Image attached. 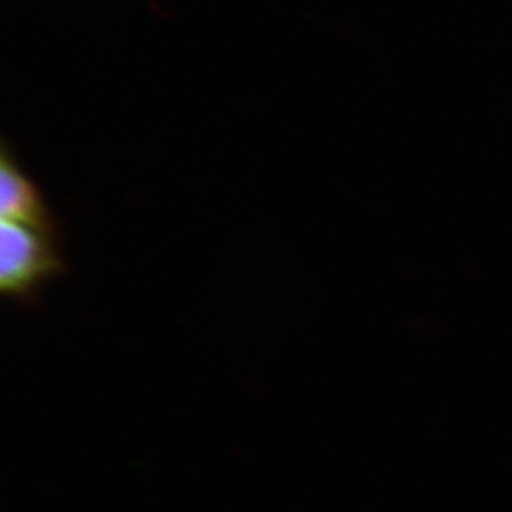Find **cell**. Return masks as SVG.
<instances>
[{"label": "cell", "mask_w": 512, "mask_h": 512, "mask_svg": "<svg viewBox=\"0 0 512 512\" xmlns=\"http://www.w3.org/2000/svg\"><path fill=\"white\" fill-rule=\"evenodd\" d=\"M65 272L55 236L2 221L0 226V290L24 305L37 304L40 290Z\"/></svg>", "instance_id": "cell-1"}, {"label": "cell", "mask_w": 512, "mask_h": 512, "mask_svg": "<svg viewBox=\"0 0 512 512\" xmlns=\"http://www.w3.org/2000/svg\"><path fill=\"white\" fill-rule=\"evenodd\" d=\"M0 214L2 221L29 226L55 236L57 223L37 184L20 170L7 148L0 155Z\"/></svg>", "instance_id": "cell-2"}]
</instances>
